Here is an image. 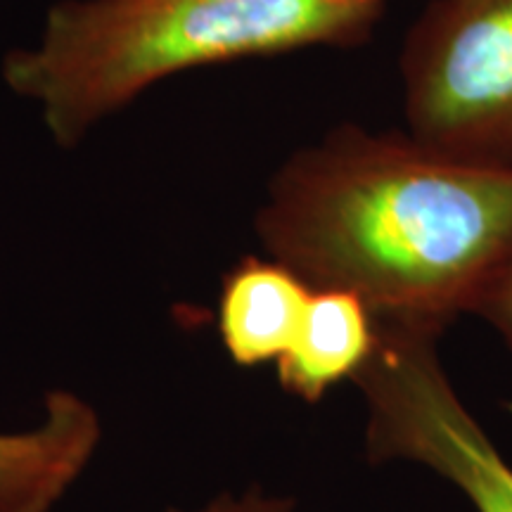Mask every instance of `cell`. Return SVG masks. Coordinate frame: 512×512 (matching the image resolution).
<instances>
[{
	"label": "cell",
	"instance_id": "obj_1",
	"mask_svg": "<svg viewBox=\"0 0 512 512\" xmlns=\"http://www.w3.org/2000/svg\"><path fill=\"white\" fill-rule=\"evenodd\" d=\"M256 235L311 287L361 297L380 328L441 335L512 254V164L339 128L275 174Z\"/></svg>",
	"mask_w": 512,
	"mask_h": 512
},
{
	"label": "cell",
	"instance_id": "obj_3",
	"mask_svg": "<svg viewBox=\"0 0 512 512\" xmlns=\"http://www.w3.org/2000/svg\"><path fill=\"white\" fill-rule=\"evenodd\" d=\"M437 342L434 332L377 325V347L354 377L366 403L368 458L425 467L475 512H512V465L460 399Z\"/></svg>",
	"mask_w": 512,
	"mask_h": 512
},
{
	"label": "cell",
	"instance_id": "obj_8",
	"mask_svg": "<svg viewBox=\"0 0 512 512\" xmlns=\"http://www.w3.org/2000/svg\"><path fill=\"white\" fill-rule=\"evenodd\" d=\"M472 313L486 320L512 351V254L479 294Z\"/></svg>",
	"mask_w": 512,
	"mask_h": 512
},
{
	"label": "cell",
	"instance_id": "obj_7",
	"mask_svg": "<svg viewBox=\"0 0 512 512\" xmlns=\"http://www.w3.org/2000/svg\"><path fill=\"white\" fill-rule=\"evenodd\" d=\"M91 434L72 408L46 406L41 425L0 432V512H50L91 463Z\"/></svg>",
	"mask_w": 512,
	"mask_h": 512
},
{
	"label": "cell",
	"instance_id": "obj_5",
	"mask_svg": "<svg viewBox=\"0 0 512 512\" xmlns=\"http://www.w3.org/2000/svg\"><path fill=\"white\" fill-rule=\"evenodd\" d=\"M311 290L271 256H245L230 268L219 294V335L230 361L242 368L278 363L297 337Z\"/></svg>",
	"mask_w": 512,
	"mask_h": 512
},
{
	"label": "cell",
	"instance_id": "obj_4",
	"mask_svg": "<svg viewBox=\"0 0 512 512\" xmlns=\"http://www.w3.org/2000/svg\"><path fill=\"white\" fill-rule=\"evenodd\" d=\"M411 136L512 164V0H432L401 57Z\"/></svg>",
	"mask_w": 512,
	"mask_h": 512
},
{
	"label": "cell",
	"instance_id": "obj_6",
	"mask_svg": "<svg viewBox=\"0 0 512 512\" xmlns=\"http://www.w3.org/2000/svg\"><path fill=\"white\" fill-rule=\"evenodd\" d=\"M375 347L377 320L361 297L313 287L297 337L275 363V373L287 394L318 403L339 382H354Z\"/></svg>",
	"mask_w": 512,
	"mask_h": 512
},
{
	"label": "cell",
	"instance_id": "obj_2",
	"mask_svg": "<svg viewBox=\"0 0 512 512\" xmlns=\"http://www.w3.org/2000/svg\"><path fill=\"white\" fill-rule=\"evenodd\" d=\"M387 0H69L5 81L36 100L50 133L74 145L147 86L183 69L302 48L356 46Z\"/></svg>",
	"mask_w": 512,
	"mask_h": 512
},
{
	"label": "cell",
	"instance_id": "obj_9",
	"mask_svg": "<svg viewBox=\"0 0 512 512\" xmlns=\"http://www.w3.org/2000/svg\"><path fill=\"white\" fill-rule=\"evenodd\" d=\"M169 512H294L292 498L268 494L261 489H247L240 494H221L195 510H169Z\"/></svg>",
	"mask_w": 512,
	"mask_h": 512
}]
</instances>
